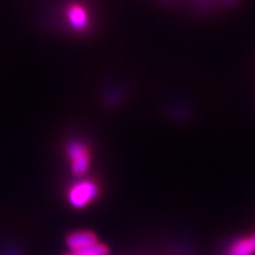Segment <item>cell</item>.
<instances>
[{
    "mask_svg": "<svg viewBox=\"0 0 255 255\" xmlns=\"http://www.w3.org/2000/svg\"><path fill=\"white\" fill-rule=\"evenodd\" d=\"M98 195H99V188L94 181L81 180L71 186L68 191V201L73 207L84 208L95 201Z\"/></svg>",
    "mask_w": 255,
    "mask_h": 255,
    "instance_id": "obj_1",
    "label": "cell"
},
{
    "mask_svg": "<svg viewBox=\"0 0 255 255\" xmlns=\"http://www.w3.org/2000/svg\"><path fill=\"white\" fill-rule=\"evenodd\" d=\"M67 155L73 175L84 176L90 167V151L86 144L80 141H72L67 146Z\"/></svg>",
    "mask_w": 255,
    "mask_h": 255,
    "instance_id": "obj_2",
    "label": "cell"
},
{
    "mask_svg": "<svg viewBox=\"0 0 255 255\" xmlns=\"http://www.w3.org/2000/svg\"><path fill=\"white\" fill-rule=\"evenodd\" d=\"M67 246L71 249V252H78L89 246L95 245L98 242L97 235L90 231H76L67 236Z\"/></svg>",
    "mask_w": 255,
    "mask_h": 255,
    "instance_id": "obj_3",
    "label": "cell"
},
{
    "mask_svg": "<svg viewBox=\"0 0 255 255\" xmlns=\"http://www.w3.org/2000/svg\"><path fill=\"white\" fill-rule=\"evenodd\" d=\"M68 24L76 30H84L89 24L88 10L80 4H72L67 9Z\"/></svg>",
    "mask_w": 255,
    "mask_h": 255,
    "instance_id": "obj_4",
    "label": "cell"
},
{
    "mask_svg": "<svg viewBox=\"0 0 255 255\" xmlns=\"http://www.w3.org/2000/svg\"><path fill=\"white\" fill-rule=\"evenodd\" d=\"M255 254V235L235 241L225 250L224 255H254Z\"/></svg>",
    "mask_w": 255,
    "mask_h": 255,
    "instance_id": "obj_5",
    "label": "cell"
},
{
    "mask_svg": "<svg viewBox=\"0 0 255 255\" xmlns=\"http://www.w3.org/2000/svg\"><path fill=\"white\" fill-rule=\"evenodd\" d=\"M110 254V250L106 245L101 244V242H97L95 245L89 246L86 249H82V250H78V252H71L69 254L65 255H108Z\"/></svg>",
    "mask_w": 255,
    "mask_h": 255,
    "instance_id": "obj_6",
    "label": "cell"
}]
</instances>
